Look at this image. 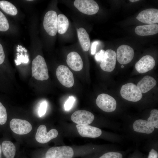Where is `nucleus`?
<instances>
[{"label":"nucleus","mask_w":158,"mask_h":158,"mask_svg":"<svg viewBox=\"0 0 158 158\" xmlns=\"http://www.w3.org/2000/svg\"><path fill=\"white\" fill-rule=\"evenodd\" d=\"M58 134V131L55 129H52L47 132L46 126L41 125L37 130L35 138L37 142L44 144L56 137Z\"/></svg>","instance_id":"nucleus-9"},{"label":"nucleus","mask_w":158,"mask_h":158,"mask_svg":"<svg viewBox=\"0 0 158 158\" xmlns=\"http://www.w3.org/2000/svg\"><path fill=\"white\" fill-rule=\"evenodd\" d=\"M120 92L123 98L131 102H138L142 97V94L137 86L132 83H128L123 85Z\"/></svg>","instance_id":"nucleus-2"},{"label":"nucleus","mask_w":158,"mask_h":158,"mask_svg":"<svg viewBox=\"0 0 158 158\" xmlns=\"http://www.w3.org/2000/svg\"><path fill=\"white\" fill-rule=\"evenodd\" d=\"M75 101V98L73 96H69L66 102L64 105L65 110L68 111L71 109L72 108Z\"/></svg>","instance_id":"nucleus-28"},{"label":"nucleus","mask_w":158,"mask_h":158,"mask_svg":"<svg viewBox=\"0 0 158 158\" xmlns=\"http://www.w3.org/2000/svg\"><path fill=\"white\" fill-rule=\"evenodd\" d=\"M134 55L133 49L126 45H122L117 49L116 56L118 62L121 64H126L130 63L133 59Z\"/></svg>","instance_id":"nucleus-10"},{"label":"nucleus","mask_w":158,"mask_h":158,"mask_svg":"<svg viewBox=\"0 0 158 158\" xmlns=\"http://www.w3.org/2000/svg\"><path fill=\"white\" fill-rule=\"evenodd\" d=\"M105 52V51L103 49L97 52L95 56V60L97 61L101 62L104 58Z\"/></svg>","instance_id":"nucleus-30"},{"label":"nucleus","mask_w":158,"mask_h":158,"mask_svg":"<svg viewBox=\"0 0 158 158\" xmlns=\"http://www.w3.org/2000/svg\"><path fill=\"white\" fill-rule=\"evenodd\" d=\"M69 25L68 20L64 14H59L57 16V31L61 34L65 33Z\"/></svg>","instance_id":"nucleus-22"},{"label":"nucleus","mask_w":158,"mask_h":158,"mask_svg":"<svg viewBox=\"0 0 158 158\" xmlns=\"http://www.w3.org/2000/svg\"><path fill=\"white\" fill-rule=\"evenodd\" d=\"M10 126L14 133L20 135L28 134L32 129V125L28 121L17 118H13L11 120Z\"/></svg>","instance_id":"nucleus-8"},{"label":"nucleus","mask_w":158,"mask_h":158,"mask_svg":"<svg viewBox=\"0 0 158 158\" xmlns=\"http://www.w3.org/2000/svg\"><path fill=\"white\" fill-rule=\"evenodd\" d=\"M99 43V42L98 41H95L92 43L91 49V54H92L94 55L95 53L97 46Z\"/></svg>","instance_id":"nucleus-34"},{"label":"nucleus","mask_w":158,"mask_h":158,"mask_svg":"<svg viewBox=\"0 0 158 158\" xmlns=\"http://www.w3.org/2000/svg\"><path fill=\"white\" fill-rule=\"evenodd\" d=\"M136 33L140 36L151 35L158 32V25L156 24L138 25L135 29Z\"/></svg>","instance_id":"nucleus-19"},{"label":"nucleus","mask_w":158,"mask_h":158,"mask_svg":"<svg viewBox=\"0 0 158 158\" xmlns=\"http://www.w3.org/2000/svg\"><path fill=\"white\" fill-rule=\"evenodd\" d=\"M0 8L6 13L13 16L16 15L18 11L12 3L6 1H0Z\"/></svg>","instance_id":"nucleus-23"},{"label":"nucleus","mask_w":158,"mask_h":158,"mask_svg":"<svg viewBox=\"0 0 158 158\" xmlns=\"http://www.w3.org/2000/svg\"><path fill=\"white\" fill-rule=\"evenodd\" d=\"M121 68H123L124 67V66L123 65H122L121 66Z\"/></svg>","instance_id":"nucleus-37"},{"label":"nucleus","mask_w":158,"mask_h":158,"mask_svg":"<svg viewBox=\"0 0 158 158\" xmlns=\"http://www.w3.org/2000/svg\"><path fill=\"white\" fill-rule=\"evenodd\" d=\"M9 28V25L7 19L3 13L0 11V31H6Z\"/></svg>","instance_id":"nucleus-25"},{"label":"nucleus","mask_w":158,"mask_h":158,"mask_svg":"<svg viewBox=\"0 0 158 158\" xmlns=\"http://www.w3.org/2000/svg\"><path fill=\"white\" fill-rule=\"evenodd\" d=\"M5 57V54L3 47L0 43V65L4 62Z\"/></svg>","instance_id":"nucleus-33"},{"label":"nucleus","mask_w":158,"mask_h":158,"mask_svg":"<svg viewBox=\"0 0 158 158\" xmlns=\"http://www.w3.org/2000/svg\"><path fill=\"white\" fill-rule=\"evenodd\" d=\"M139 0H130L129 1L131 2H135L139 1Z\"/></svg>","instance_id":"nucleus-36"},{"label":"nucleus","mask_w":158,"mask_h":158,"mask_svg":"<svg viewBox=\"0 0 158 158\" xmlns=\"http://www.w3.org/2000/svg\"><path fill=\"white\" fill-rule=\"evenodd\" d=\"M74 3L75 7L79 11L86 14H95L99 10V6L94 0H76Z\"/></svg>","instance_id":"nucleus-6"},{"label":"nucleus","mask_w":158,"mask_h":158,"mask_svg":"<svg viewBox=\"0 0 158 158\" xmlns=\"http://www.w3.org/2000/svg\"><path fill=\"white\" fill-rule=\"evenodd\" d=\"M2 152V148L0 144V158H1V154Z\"/></svg>","instance_id":"nucleus-35"},{"label":"nucleus","mask_w":158,"mask_h":158,"mask_svg":"<svg viewBox=\"0 0 158 158\" xmlns=\"http://www.w3.org/2000/svg\"><path fill=\"white\" fill-rule=\"evenodd\" d=\"M74 154L73 149L68 146L52 147L48 150L46 158H72Z\"/></svg>","instance_id":"nucleus-5"},{"label":"nucleus","mask_w":158,"mask_h":158,"mask_svg":"<svg viewBox=\"0 0 158 158\" xmlns=\"http://www.w3.org/2000/svg\"><path fill=\"white\" fill-rule=\"evenodd\" d=\"M29 60L28 57H25L24 56H20L17 57V60L16 61V65H19L21 62L27 63L28 62Z\"/></svg>","instance_id":"nucleus-31"},{"label":"nucleus","mask_w":158,"mask_h":158,"mask_svg":"<svg viewBox=\"0 0 158 158\" xmlns=\"http://www.w3.org/2000/svg\"><path fill=\"white\" fill-rule=\"evenodd\" d=\"M7 115L6 109L0 102V124L3 125L6 122Z\"/></svg>","instance_id":"nucleus-26"},{"label":"nucleus","mask_w":158,"mask_h":158,"mask_svg":"<svg viewBox=\"0 0 158 158\" xmlns=\"http://www.w3.org/2000/svg\"><path fill=\"white\" fill-rule=\"evenodd\" d=\"M32 75L36 79L40 80H47L49 78L48 69L44 58L37 55L32 63Z\"/></svg>","instance_id":"nucleus-1"},{"label":"nucleus","mask_w":158,"mask_h":158,"mask_svg":"<svg viewBox=\"0 0 158 158\" xmlns=\"http://www.w3.org/2000/svg\"><path fill=\"white\" fill-rule=\"evenodd\" d=\"M154 59L149 55L141 58L135 64V68L140 73H146L152 69L155 65Z\"/></svg>","instance_id":"nucleus-14"},{"label":"nucleus","mask_w":158,"mask_h":158,"mask_svg":"<svg viewBox=\"0 0 158 158\" xmlns=\"http://www.w3.org/2000/svg\"><path fill=\"white\" fill-rule=\"evenodd\" d=\"M122 154L120 153L116 152H107L99 158H122Z\"/></svg>","instance_id":"nucleus-27"},{"label":"nucleus","mask_w":158,"mask_h":158,"mask_svg":"<svg viewBox=\"0 0 158 158\" xmlns=\"http://www.w3.org/2000/svg\"><path fill=\"white\" fill-rule=\"evenodd\" d=\"M156 83L157 82L154 78L146 75L138 83L137 86L142 93H145L152 89Z\"/></svg>","instance_id":"nucleus-18"},{"label":"nucleus","mask_w":158,"mask_h":158,"mask_svg":"<svg viewBox=\"0 0 158 158\" xmlns=\"http://www.w3.org/2000/svg\"><path fill=\"white\" fill-rule=\"evenodd\" d=\"M72 121L78 125H88L92 123L94 116L91 112L84 110L75 111L71 117Z\"/></svg>","instance_id":"nucleus-11"},{"label":"nucleus","mask_w":158,"mask_h":158,"mask_svg":"<svg viewBox=\"0 0 158 158\" xmlns=\"http://www.w3.org/2000/svg\"><path fill=\"white\" fill-rule=\"evenodd\" d=\"M158 153L157 152L153 149H151L149 152L147 158H158Z\"/></svg>","instance_id":"nucleus-32"},{"label":"nucleus","mask_w":158,"mask_h":158,"mask_svg":"<svg viewBox=\"0 0 158 158\" xmlns=\"http://www.w3.org/2000/svg\"><path fill=\"white\" fill-rule=\"evenodd\" d=\"M76 127L79 134L83 137L96 138L102 134L101 130L94 126L77 124Z\"/></svg>","instance_id":"nucleus-15"},{"label":"nucleus","mask_w":158,"mask_h":158,"mask_svg":"<svg viewBox=\"0 0 158 158\" xmlns=\"http://www.w3.org/2000/svg\"><path fill=\"white\" fill-rule=\"evenodd\" d=\"M56 74L58 79L63 86L70 88L74 85V80L73 74L66 66H59L56 69Z\"/></svg>","instance_id":"nucleus-3"},{"label":"nucleus","mask_w":158,"mask_h":158,"mask_svg":"<svg viewBox=\"0 0 158 158\" xmlns=\"http://www.w3.org/2000/svg\"><path fill=\"white\" fill-rule=\"evenodd\" d=\"M2 151L6 158H14L16 152L15 146L9 141H4L2 144Z\"/></svg>","instance_id":"nucleus-21"},{"label":"nucleus","mask_w":158,"mask_h":158,"mask_svg":"<svg viewBox=\"0 0 158 158\" xmlns=\"http://www.w3.org/2000/svg\"><path fill=\"white\" fill-rule=\"evenodd\" d=\"M154 127L158 128V110L154 109L150 112V117L147 119V121Z\"/></svg>","instance_id":"nucleus-24"},{"label":"nucleus","mask_w":158,"mask_h":158,"mask_svg":"<svg viewBox=\"0 0 158 158\" xmlns=\"http://www.w3.org/2000/svg\"><path fill=\"white\" fill-rule=\"evenodd\" d=\"M66 62L68 66L75 71H79L83 67V61L80 56L75 51L71 52L68 54Z\"/></svg>","instance_id":"nucleus-16"},{"label":"nucleus","mask_w":158,"mask_h":158,"mask_svg":"<svg viewBox=\"0 0 158 158\" xmlns=\"http://www.w3.org/2000/svg\"><path fill=\"white\" fill-rule=\"evenodd\" d=\"M47 105V102L46 101H44L41 103L38 111V114L40 117H41L45 114Z\"/></svg>","instance_id":"nucleus-29"},{"label":"nucleus","mask_w":158,"mask_h":158,"mask_svg":"<svg viewBox=\"0 0 158 158\" xmlns=\"http://www.w3.org/2000/svg\"><path fill=\"white\" fill-rule=\"evenodd\" d=\"M136 18L143 23L152 24L158 23V10L151 8L144 10L139 13Z\"/></svg>","instance_id":"nucleus-13"},{"label":"nucleus","mask_w":158,"mask_h":158,"mask_svg":"<svg viewBox=\"0 0 158 158\" xmlns=\"http://www.w3.org/2000/svg\"><path fill=\"white\" fill-rule=\"evenodd\" d=\"M77 34L81 46L84 51H87L90 48V41L88 34L83 28L77 29Z\"/></svg>","instance_id":"nucleus-20"},{"label":"nucleus","mask_w":158,"mask_h":158,"mask_svg":"<svg viewBox=\"0 0 158 158\" xmlns=\"http://www.w3.org/2000/svg\"><path fill=\"white\" fill-rule=\"evenodd\" d=\"M44 28L49 35H55L57 32V16L54 11H49L46 13L43 20Z\"/></svg>","instance_id":"nucleus-7"},{"label":"nucleus","mask_w":158,"mask_h":158,"mask_svg":"<svg viewBox=\"0 0 158 158\" xmlns=\"http://www.w3.org/2000/svg\"><path fill=\"white\" fill-rule=\"evenodd\" d=\"M134 130L137 132L150 134L154 130V127L148 121L138 119L134 121L133 124Z\"/></svg>","instance_id":"nucleus-17"},{"label":"nucleus","mask_w":158,"mask_h":158,"mask_svg":"<svg viewBox=\"0 0 158 158\" xmlns=\"http://www.w3.org/2000/svg\"><path fill=\"white\" fill-rule=\"evenodd\" d=\"M116 59L115 52L111 49L107 50L105 51L104 58L100 63L101 68L106 72L112 71L115 67Z\"/></svg>","instance_id":"nucleus-12"},{"label":"nucleus","mask_w":158,"mask_h":158,"mask_svg":"<svg viewBox=\"0 0 158 158\" xmlns=\"http://www.w3.org/2000/svg\"><path fill=\"white\" fill-rule=\"evenodd\" d=\"M96 104L102 110L107 112L114 111L116 107L115 99L110 95L105 93L98 95L96 100Z\"/></svg>","instance_id":"nucleus-4"}]
</instances>
